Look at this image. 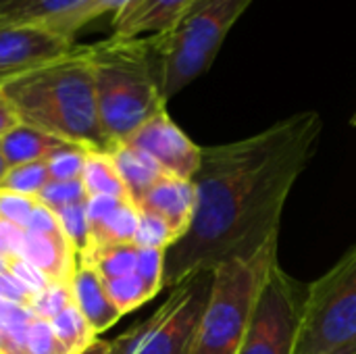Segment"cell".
I'll return each mask as SVG.
<instances>
[{"instance_id": "cell-37", "label": "cell", "mask_w": 356, "mask_h": 354, "mask_svg": "<svg viewBox=\"0 0 356 354\" xmlns=\"http://www.w3.org/2000/svg\"><path fill=\"white\" fill-rule=\"evenodd\" d=\"M111 351V342H106V340H94L86 351H81L79 354H108Z\"/></svg>"}, {"instance_id": "cell-32", "label": "cell", "mask_w": 356, "mask_h": 354, "mask_svg": "<svg viewBox=\"0 0 356 354\" xmlns=\"http://www.w3.org/2000/svg\"><path fill=\"white\" fill-rule=\"evenodd\" d=\"M6 263H8V271H10V273H13L29 292H33L35 296L52 284L40 269H35V267H33L29 261H25L23 257L10 259V261H6Z\"/></svg>"}, {"instance_id": "cell-41", "label": "cell", "mask_w": 356, "mask_h": 354, "mask_svg": "<svg viewBox=\"0 0 356 354\" xmlns=\"http://www.w3.org/2000/svg\"><path fill=\"white\" fill-rule=\"evenodd\" d=\"M350 123H353V125H356V111H355V115H353V119H350Z\"/></svg>"}, {"instance_id": "cell-42", "label": "cell", "mask_w": 356, "mask_h": 354, "mask_svg": "<svg viewBox=\"0 0 356 354\" xmlns=\"http://www.w3.org/2000/svg\"><path fill=\"white\" fill-rule=\"evenodd\" d=\"M4 2H10V0H0V4H4Z\"/></svg>"}, {"instance_id": "cell-23", "label": "cell", "mask_w": 356, "mask_h": 354, "mask_svg": "<svg viewBox=\"0 0 356 354\" xmlns=\"http://www.w3.org/2000/svg\"><path fill=\"white\" fill-rule=\"evenodd\" d=\"M48 184H50L48 165L46 161H38V163L10 167L0 184V190L35 198Z\"/></svg>"}, {"instance_id": "cell-25", "label": "cell", "mask_w": 356, "mask_h": 354, "mask_svg": "<svg viewBox=\"0 0 356 354\" xmlns=\"http://www.w3.org/2000/svg\"><path fill=\"white\" fill-rule=\"evenodd\" d=\"M90 150L79 144H65L63 148L54 150L48 159V173L50 182H71V179H81L83 167L88 161Z\"/></svg>"}, {"instance_id": "cell-27", "label": "cell", "mask_w": 356, "mask_h": 354, "mask_svg": "<svg viewBox=\"0 0 356 354\" xmlns=\"http://www.w3.org/2000/svg\"><path fill=\"white\" fill-rule=\"evenodd\" d=\"M69 305H73V290L71 284H50L46 290H42L33 303L29 305V313L35 319L52 321L56 315H60Z\"/></svg>"}, {"instance_id": "cell-19", "label": "cell", "mask_w": 356, "mask_h": 354, "mask_svg": "<svg viewBox=\"0 0 356 354\" xmlns=\"http://www.w3.org/2000/svg\"><path fill=\"white\" fill-rule=\"evenodd\" d=\"M81 2L83 0H10L0 4V21L46 25Z\"/></svg>"}, {"instance_id": "cell-14", "label": "cell", "mask_w": 356, "mask_h": 354, "mask_svg": "<svg viewBox=\"0 0 356 354\" xmlns=\"http://www.w3.org/2000/svg\"><path fill=\"white\" fill-rule=\"evenodd\" d=\"M71 290H73V303L94 330V334L106 332L111 325H115L123 315L117 311L113 300L108 298L104 280L100 273L88 265V263H77L75 275L71 280Z\"/></svg>"}, {"instance_id": "cell-21", "label": "cell", "mask_w": 356, "mask_h": 354, "mask_svg": "<svg viewBox=\"0 0 356 354\" xmlns=\"http://www.w3.org/2000/svg\"><path fill=\"white\" fill-rule=\"evenodd\" d=\"M50 325H52L56 338L67 346V351L71 354H79L96 340L94 330L90 328V323L86 321L81 311L75 307V303L69 305L60 315H56L50 321Z\"/></svg>"}, {"instance_id": "cell-30", "label": "cell", "mask_w": 356, "mask_h": 354, "mask_svg": "<svg viewBox=\"0 0 356 354\" xmlns=\"http://www.w3.org/2000/svg\"><path fill=\"white\" fill-rule=\"evenodd\" d=\"M25 346H27V354H71L67 346L56 338L50 321L35 319V317L27 328Z\"/></svg>"}, {"instance_id": "cell-8", "label": "cell", "mask_w": 356, "mask_h": 354, "mask_svg": "<svg viewBox=\"0 0 356 354\" xmlns=\"http://www.w3.org/2000/svg\"><path fill=\"white\" fill-rule=\"evenodd\" d=\"M305 292L307 290L275 263L265 280L238 354H294Z\"/></svg>"}, {"instance_id": "cell-18", "label": "cell", "mask_w": 356, "mask_h": 354, "mask_svg": "<svg viewBox=\"0 0 356 354\" xmlns=\"http://www.w3.org/2000/svg\"><path fill=\"white\" fill-rule=\"evenodd\" d=\"M81 182L86 186L88 196H113L121 200H129V194L108 156V152H94L90 150ZM131 202V200H129Z\"/></svg>"}, {"instance_id": "cell-2", "label": "cell", "mask_w": 356, "mask_h": 354, "mask_svg": "<svg viewBox=\"0 0 356 354\" xmlns=\"http://www.w3.org/2000/svg\"><path fill=\"white\" fill-rule=\"evenodd\" d=\"M2 94L21 123L94 152H111L86 46L77 44L69 54L13 79Z\"/></svg>"}, {"instance_id": "cell-31", "label": "cell", "mask_w": 356, "mask_h": 354, "mask_svg": "<svg viewBox=\"0 0 356 354\" xmlns=\"http://www.w3.org/2000/svg\"><path fill=\"white\" fill-rule=\"evenodd\" d=\"M35 204L38 200L31 196H21V194L0 190V221H8L25 230Z\"/></svg>"}, {"instance_id": "cell-7", "label": "cell", "mask_w": 356, "mask_h": 354, "mask_svg": "<svg viewBox=\"0 0 356 354\" xmlns=\"http://www.w3.org/2000/svg\"><path fill=\"white\" fill-rule=\"evenodd\" d=\"M213 271H198L169 290V298L134 325V354H192L211 294Z\"/></svg>"}, {"instance_id": "cell-15", "label": "cell", "mask_w": 356, "mask_h": 354, "mask_svg": "<svg viewBox=\"0 0 356 354\" xmlns=\"http://www.w3.org/2000/svg\"><path fill=\"white\" fill-rule=\"evenodd\" d=\"M127 194L129 200L138 207L142 198L148 194V190L165 175V171L152 161L146 152L129 146V144H119L108 152Z\"/></svg>"}, {"instance_id": "cell-4", "label": "cell", "mask_w": 356, "mask_h": 354, "mask_svg": "<svg viewBox=\"0 0 356 354\" xmlns=\"http://www.w3.org/2000/svg\"><path fill=\"white\" fill-rule=\"evenodd\" d=\"M277 263V240L250 257H234L213 269V286L192 354H238L261 290Z\"/></svg>"}, {"instance_id": "cell-3", "label": "cell", "mask_w": 356, "mask_h": 354, "mask_svg": "<svg viewBox=\"0 0 356 354\" xmlns=\"http://www.w3.org/2000/svg\"><path fill=\"white\" fill-rule=\"evenodd\" d=\"M86 48L100 125L113 150L154 115L167 111L159 56L150 38L111 35Z\"/></svg>"}, {"instance_id": "cell-20", "label": "cell", "mask_w": 356, "mask_h": 354, "mask_svg": "<svg viewBox=\"0 0 356 354\" xmlns=\"http://www.w3.org/2000/svg\"><path fill=\"white\" fill-rule=\"evenodd\" d=\"M77 263L92 265L104 282H111V280L136 273L138 246L136 244H115V246L98 248L86 261H77Z\"/></svg>"}, {"instance_id": "cell-43", "label": "cell", "mask_w": 356, "mask_h": 354, "mask_svg": "<svg viewBox=\"0 0 356 354\" xmlns=\"http://www.w3.org/2000/svg\"><path fill=\"white\" fill-rule=\"evenodd\" d=\"M0 338H2V332H0Z\"/></svg>"}, {"instance_id": "cell-40", "label": "cell", "mask_w": 356, "mask_h": 354, "mask_svg": "<svg viewBox=\"0 0 356 354\" xmlns=\"http://www.w3.org/2000/svg\"><path fill=\"white\" fill-rule=\"evenodd\" d=\"M4 271H8V263H6V259L0 255V275H2Z\"/></svg>"}, {"instance_id": "cell-6", "label": "cell", "mask_w": 356, "mask_h": 354, "mask_svg": "<svg viewBox=\"0 0 356 354\" xmlns=\"http://www.w3.org/2000/svg\"><path fill=\"white\" fill-rule=\"evenodd\" d=\"M356 344V246L305 292L294 354H327Z\"/></svg>"}, {"instance_id": "cell-17", "label": "cell", "mask_w": 356, "mask_h": 354, "mask_svg": "<svg viewBox=\"0 0 356 354\" xmlns=\"http://www.w3.org/2000/svg\"><path fill=\"white\" fill-rule=\"evenodd\" d=\"M138 221H140V209L134 202L123 200L106 219H102L100 223L90 227V232H92V252L98 250V248L115 246V244H134Z\"/></svg>"}, {"instance_id": "cell-36", "label": "cell", "mask_w": 356, "mask_h": 354, "mask_svg": "<svg viewBox=\"0 0 356 354\" xmlns=\"http://www.w3.org/2000/svg\"><path fill=\"white\" fill-rule=\"evenodd\" d=\"M134 346H136L134 332L127 330L125 334H121L117 340L111 342V351H108V354H134Z\"/></svg>"}, {"instance_id": "cell-22", "label": "cell", "mask_w": 356, "mask_h": 354, "mask_svg": "<svg viewBox=\"0 0 356 354\" xmlns=\"http://www.w3.org/2000/svg\"><path fill=\"white\" fill-rule=\"evenodd\" d=\"M58 217V223L63 227V234L71 242L77 261L88 259L92 252V232H90V221H88V202H77L65 209L54 211Z\"/></svg>"}, {"instance_id": "cell-26", "label": "cell", "mask_w": 356, "mask_h": 354, "mask_svg": "<svg viewBox=\"0 0 356 354\" xmlns=\"http://www.w3.org/2000/svg\"><path fill=\"white\" fill-rule=\"evenodd\" d=\"M175 242H177V236L161 217L140 211V221H138V230H136V238H134V244L138 248L167 250Z\"/></svg>"}, {"instance_id": "cell-35", "label": "cell", "mask_w": 356, "mask_h": 354, "mask_svg": "<svg viewBox=\"0 0 356 354\" xmlns=\"http://www.w3.org/2000/svg\"><path fill=\"white\" fill-rule=\"evenodd\" d=\"M19 123H21V121H19V117H17L13 104L6 100V96H4L2 90H0V138H2L4 134H8L13 127H17Z\"/></svg>"}, {"instance_id": "cell-38", "label": "cell", "mask_w": 356, "mask_h": 354, "mask_svg": "<svg viewBox=\"0 0 356 354\" xmlns=\"http://www.w3.org/2000/svg\"><path fill=\"white\" fill-rule=\"evenodd\" d=\"M6 171H8V165H6V161H4V156H2V152H0V184H2V179H4V175H6Z\"/></svg>"}, {"instance_id": "cell-13", "label": "cell", "mask_w": 356, "mask_h": 354, "mask_svg": "<svg viewBox=\"0 0 356 354\" xmlns=\"http://www.w3.org/2000/svg\"><path fill=\"white\" fill-rule=\"evenodd\" d=\"M21 257L54 284H71L77 269V255L63 234V227L52 234L25 232Z\"/></svg>"}, {"instance_id": "cell-33", "label": "cell", "mask_w": 356, "mask_h": 354, "mask_svg": "<svg viewBox=\"0 0 356 354\" xmlns=\"http://www.w3.org/2000/svg\"><path fill=\"white\" fill-rule=\"evenodd\" d=\"M23 242H25V230L23 227L8 223V221H0V255L6 261L21 257Z\"/></svg>"}, {"instance_id": "cell-1", "label": "cell", "mask_w": 356, "mask_h": 354, "mask_svg": "<svg viewBox=\"0 0 356 354\" xmlns=\"http://www.w3.org/2000/svg\"><path fill=\"white\" fill-rule=\"evenodd\" d=\"M323 119L302 111L229 144L202 148L192 177L196 209L188 232L165 250L163 288L277 240L288 196L307 169Z\"/></svg>"}, {"instance_id": "cell-24", "label": "cell", "mask_w": 356, "mask_h": 354, "mask_svg": "<svg viewBox=\"0 0 356 354\" xmlns=\"http://www.w3.org/2000/svg\"><path fill=\"white\" fill-rule=\"evenodd\" d=\"M104 286H106L108 298L113 300V305L117 307V311L121 315H127L134 309H138L144 303L154 298L152 292L144 286V282L136 273L123 275V277H117V280H111V282H104Z\"/></svg>"}, {"instance_id": "cell-5", "label": "cell", "mask_w": 356, "mask_h": 354, "mask_svg": "<svg viewBox=\"0 0 356 354\" xmlns=\"http://www.w3.org/2000/svg\"><path fill=\"white\" fill-rule=\"evenodd\" d=\"M252 0H194L179 21L150 38L161 65L163 96L169 102L215 63L229 29Z\"/></svg>"}, {"instance_id": "cell-28", "label": "cell", "mask_w": 356, "mask_h": 354, "mask_svg": "<svg viewBox=\"0 0 356 354\" xmlns=\"http://www.w3.org/2000/svg\"><path fill=\"white\" fill-rule=\"evenodd\" d=\"M88 192L81 179H71V182H50L38 196L35 200L50 211H58L77 202H88Z\"/></svg>"}, {"instance_id": "cell-34", "label": "cell", "mask_w": 356, "mask_h": 354, "mask_svg": "<svg viewBox=\"0 0 356 354\" xmlns=\"http://www.w3.org/2000/svg\"><path fill=\"white\" fill-rule=\"evenodd\" d=\"M0 298L8 300V303H15V305H21L25 309H29V305L33 303L35 294L29 292L10 271H4L0 275Z\"/></svg>"}, {"instance_id": "cell-10", "label": "cell", "mask_w": 356, "mask_h": 354, "mask_svg": "<svg viewBox=\"0 0 356 354\" xmlns=\"http://www.w3.org/2000/svg\"><path fill=\"white\" fill-rule=\"evenodd\" d=\"M123 144L146 152L167 175L181 179H192L202 159V148L194 144L190 136H186V131L169 117L167 111L146 121Z\"/></svg>"}, {"instance_id": "cell-29", "label": "cell", "mask_w": 356, "mask_h": 354, "mask_svg": "<svg viewBox=\"0 0 356 354\" xmlns=\"http://www.w3.org/2000/svg\"><path fill=\"white\" fill-rule=\"evenodd\" d=\"M163 273H165V250L156 248H138L136 275L144 282V286L156 296L163 290Z\"/></svg>"}, {"instance_id": "cell-11", "label": "cell", "mask_w": 356, "mask_h": 354, "mask_svg": "<svg viewBox=\"0 0 356 354\" xmlns=\"http://www.w3.org/2000/svg\"><path fill=\"white\" fill-rule=\"evenodd\" d=\"M194 0H131L111 19L115 38H159L169 31Z\"/></svg>"}, {"instance_id": "cell-16", "label": "cell", "mask_w": 356, "mask_h": 354, "mask_svg": "<svg viewBox=\"0 0 356 354\" xmlns=\"http://www.w3.org/2000/svg\"><path fill=\"white\" fill-rule=\"evenodd\" d=\"M65 144H71V142H65L31 125L19 123L17 127H13L8 134L0 138V152L10 169V167H19L27 163L46 161L54 150L63 148Z\"/></svg>"}, {"instance_id": "cell-9", "label": "cell", "mask_w": 356, "mask_h": 354, "mask_svg": "<svg viewBox=\"0 0 356 354\" xmlns=\"http://www.w3.org/2000/svg\"><path fill=\"white\" fill-rule=\"evenodd\" d=\"M77 42L33 23L0 21V90L13 79L69 54Z\"/></svg>"}, {"instance_id": "cell-39", "label": "cell", "mask_w": 356, "mask_h": 354, "mask_svg": "<svg viewBox=\"0 0 356 354\" xmlns=\"http://www.w3.org/2000/svg\"><path fill=\"white\" fill-rule=\"evenodd\" d=\"M327 354H356V344L348 346V348H342V351H334V353H327Z\"/></svg>"}, {"instance_id": "cell-12", "label": "cell", "mask_w": 356, "mask_h": 354, "mask_svg": "<svg viewBox=\"0 0 356 354\" xmlns=\"http://www.w3.org/2000/svg\"><path fill=\"white\" fill-rule=\"evenodd\" d=\"M140 211L161 217L177 236V240L188 232L194 209H196V190L192 179H181L175 175H163L138 204Z\"/></svg>"}]
</instances>
